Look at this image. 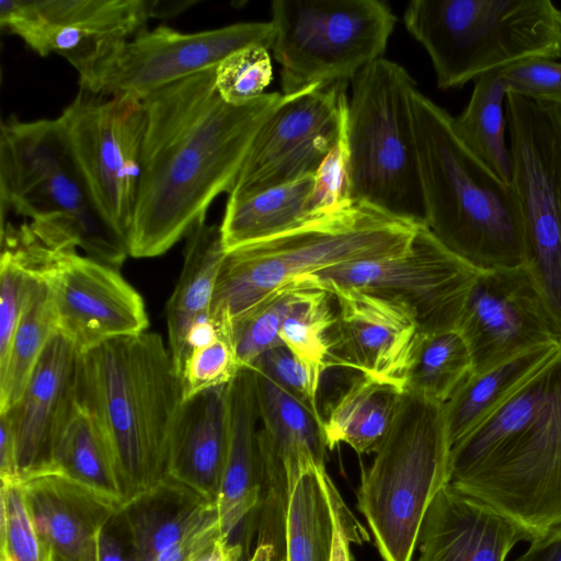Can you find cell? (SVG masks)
I'll list each match as a JSON object with an SVG mask.
<instances>
[{
  "label": "cell",
  "instance_id": "36",
  "mask_svg": "<svg viewBox=\"0 0 561 561\" xmlns=\"http://www.w3.org/2000/svg\"><path fill=\"white\" fill-rule=\"evenodd\" d=\"M334 304L331 291L319 286L312 275L304 276V285L279 330L283 344L322 374L331 367Z\"/></svg>",
  "mask_w": 561,
  "mask_h": 561
},
{
  "label": "cell",
  "instance_id": "16",
  "mask_svg": "<svg viewBox=\"0 0 561 561\" xmlns=\"http://www.w3.org/2000/svg\"><path fill=\"white\" fill-rule=\"evenodd\" d=\"M346 82L286 95L256 134L230 199L313 175L347 119Z\"/></svg>",
  "mask_w": 561,
  "mask_h": 561
},
{
  "label": "cell",
  "instance_id": "12",
  "mask_svg": "<svg viewBox=\"0 0 561 561\" xmlns=\"http://www.w3.org/2000/svg\"><path fill=\"white\" fill-rule=\"evenodd\" d=\"M58 118L94 206L127 240L140 175L142 100L80 89Z\"/></svg>",
  "mask_w": 561,
  "mask_h": 561
},
{
  "label": "cell",
  "instance_id": "23",
  "mask_svg": "<svg viewBox=\"0 0 561 561\" xmlns=\"http://www.w3.org/2000/svg\"><path fill=\"white\" fill-rule=\"evenodd\" d=\"M227 447L226 385L183 402L170 440L165 477L217 502Z\"/></svg>",
  "mask_w": 561,
  "mask_h": 561
},
{
  "label": "cell",
  "instance_id": "45",
  "mask_svg": "<svg viewBox=\"0 0 561 561\" xmlns=\"http://www.w3.org/2000/svg\"><path fill=\"white\" fill-rule=\"evenodd\" d=\"M325 485L333 523L330 561H352L351 542L360 545L369 540V535L354 517L329 474Z\"/></svg>",
  "mask_w": 561,
  "mask_h": 561
},
{
  "label": "cell",
  "instance_id": "41",
  "mask_svg": "<svg viewBox=\"0 0 561 561\" xmlns=\"http://www.w3.org/2000/svg\"><path fill=\"white\" fill-rule=\"evenodd\" d=\"M272 80L268 49L248 46L221 60L215 70V85L221 99L240 105L261 96Z\"/></svg>",
  "mask_w": 561,
  "mask_h": 561
},
{
  "label": "cell",
  "instance_id": "37",
  "mask_svg": "<svg viewBox=\"0 0 561 561\" xmlns=\"http://www.w3.org/2000/svg\"><path fill=\"white\" fill-rule=\"evenodd\" d=\"M302 285L304 277L297 278L219 325L227 332L242 368L249 367L264 352L284 345L279 330Z\"/></svg>",
  "mask_w": 561,
  "mask_h": 561
},
{
  "label": "cell",
  "instance_id": "18",
  "mask_svg": "<svg viewBox=\"0 0 561 561\" xmlns=\"http://www.w3.org/2000/svg\"><path fill=\"white\" fill-rule=\"evenodd\" d=\"M317 283L335 299L331 367L351 368L403 390L404 375L421 333L412 309L357 288Z\"/></svg>",
  "mask_w": 561,
  "mask_h": 561
},
{
  "label": "cell",
  "instance_id": "52",
  "mask_svg": "<svg viewBox=\"0 0 561 561\" xmlns=\"http://www.w3.org/2000/svg\"><path fill=\"white\" fill-rule=\"evenodd\" d=\"M248 561H285V557L270 543H256Z\"/></svg>",
  "mask_w": 561,
  "mask_h": 561
},
{
  "label": "cell",
  "instance_id": "31",
  "mask_svg": "<svg viewBox=\"0 0 561 561\" xmlns=\"http://www.w3.org/2000/svg\"><path fill=\"white\" fill-rule=\"evenodd\" d=\"M327 469L288 471L285 561H330L333 523Z\"/></svg>",
  "mask_w": 561,
  "mask_h": 561
},
{
  "label": "cell",
  "instance_id": "27",
  "mask_svg": "<svg viewBox=\"0 0 561 561\" xmlns=\"http://www.w3.org/2000/svg\"><path fill=\"white\" fill-rule=\"evenodd\" d=\"M42 23L75 30L85 38L93 59L146 28L151 0H22Z\"/></svg>",
  "mask_w": 561,
  "mask_h": 561
},
{
  "label": "cell",
  "instance_id": "43",
  "mask_svg": "<svg viewBox=\"0 0 561 561\" xmlns=\"http://www.w3.org/2000/svg\"><path fill=\"white\" fill-rule=\"evenodd\" d=\"M353 204L350 196V156L347 119L337 142L313 174V187L309 198L312 218L340 210Z\"/></svg>",
  "mask_w": 561,
  "mask_h": 561
},
{
  "label": "cell",
  "instance_id": "19",
  "mask_svg": "<svg viewBox=\"0 0 561 561\" xmlns=\"http://www.w3.org/2000/svg\"><path fill=\"white\" fill-rule=\"evenodd\" d=\"M80 352L59 333L47 343L20 400L4 415L15 437L19 479L54 472L58 437L77 412Z\"/></svg>",
  "mask_w": 561,
  "mask_h": 561
},
{
  "label": "cell",
  "instance_id": "24",
  "mask_svg": "<svg viewBox=\"0 0 561 561\" xmlns=\"http://www.w3.org/2000/svg\"><path fill=\"white\" fill-rule=\"evenodd\" d=\"M252 370L260 412V459L285 471L308 466L325 468L329 449L323 421L267 377Z\"/></svg>",
  "mask_w": 561,
  "mask_h": 561
},
{
  "label": "cell",
  "instance_id": "1",
  "mask_svg": "<svg viewBox=\"0 0 561 561\" xmlns=\"http://www.w3.org/2000/svg\"><path fill=\"white\" fill-rule=\"evenodd\" d=\"M215 68L170 83L142 99L145 133L129 256L162 255L233 190L254 138L285 101L264 93L240 105L225 102Z\"/></svg>",
  "mask_w": 561,
  "mask_h": 561
},
{
  "label": "cell",
  "instance_id": "33",
  "mask_svg": "<svg viewBox=\"0 0 561 561\" xmlns=\"http://www.w3.org/2000/svg\"><path fill=\"white\" fill-rule=\"evenodd\" d=\"M473 374L469 346L457 329L420 333L403 391L445 404Z\"/></svg>",
  "mask_w": 561,
  "mask_h": 561
},
{
  "label": "cell",
  "instance_id": "26",
  "mask_svg": "<svg viewBox=\"0 0 561 561\" xmlns=\"http://www.w3.org/2000/svg\"><path fill=\"white\" fill-rule=\"evenodd\" d=\"M216 503L164 477L125 502L118 513L137 561H152L198 524Z\"/></svg>",
  "mask_w": 561,
  "mask_h": 561
},
{
  "label": "cell",
  "instance_id": "53",
  "mask_svg": "<svg viewBox=\"0 0 561 561\" xmlns=\"http://www.w3.org/2000/svg\"><path fill=\"white\" fill-rule=\"evenodd\" d=\"M208 551H209V550H208ZM208 551H207V552H208ZM207 552H206V553H207ZM206 553H205L204 556H202L201 558H198L196 561H203V559H204V557L206 556Z\"/></svg>",
  "mask_w": 561,
  "mask_h": 561
},
{
  "label": "cell",
  "instance_id": "54",
  "mask_svg": "<svg viewBox=\"0 0 561 561\" xmlns=\"http://www.w3.org/2000/svg\"><path fill=\"white\" fill-rule=\"evenodd\" d=\"M54 561H61V560H59V559H57V558H54Z\"/></svg>",
  "mask_w": 561,
  "mask_h": 561
},
{
  "label": "cell",
  "instance_id": "9",
  "mask_svg": "<svg viewBox=\"0 0 561 561\" xmlns=\"http://www.w3.org/2000/svg\"><path fill=\"white\" fill-rule=\"evenodd\" d=\"M271 12L284 95L352 82L382 58L397 22L379 0H275Z\"/></svg>",
  "mask_w": 561,
  "mask_h": 561
},
{
  "label": "cell",
  "instance_id": "20",
  "mask_svg": "<svg viewBox=\"0 0 561 561\" xmlns=\"http://www.w3.org/2000/svg\"><path fill=\"white\" fill-rule=\"evenodd\" d=\"M228 447L217 500L222 534L250 558L262 483L257 446L260 412L254 371L242 368L227 385Z\"/></svg>",
  "mask_w": 561,
  "mask_h": 561
},
{
  "label": "cell",
  "instance_id": "22",
  "mask_svg": "<svg viewBox=\"0 0 561 561\" xmlns=\"http://www.w3.org/2000/svg\"><path fill=\"white\" fill-rule=\"evenodd\" d=\"M37 530L61 561H95L99 535L121 505L56 472L23 482Z\"/></svg>",
  "mask_w": 561,
  "mask_h": 561
},
{
  "label": "cell",
  "instance_id": "35",
  "mask_svg": "<svg viewBox=\"0 0 561 561\" xmlns=\"http://www.w3.org/2000/svg\"><path fill=\"white\" fill-rule=\"evenodd\" d=\"M56 333L49 290L38 275L19 319L7 359L0 366V413L20 400L47 343Z\"/></svg>",
  "mask_w": 561,
  "mask_h": 561
},
{
  "label": "cell",
  "instance_id": "29",
  "mask_svg": "<svg viewBox=\"0 0 561 561\" xmlns=\"http://www.w3.org/2000/svg\"><path fill=\"white\" fill-rule=\"evenodd\" d=\"M313 175L240 199L228 198L220 225L226 252L293 230L309 211Z\"/></svg>",
  "mask_w": 561,
  "mask_h": 561
},
{
  "label": "cell",
  "instance_id": "28",
  "mask_svg": "<svg viewBox=\"0 0 561 561\" xmlns=\"http://www.w3.org/2000/svg\"><path fill=\"white\" fill-rule=\"evenodd\" d=\"M403 390L364 375L330 403L323 419L329 450L348 445L358 455L374 453L386 435Z\"/></svg>",
  "mask_w": 561,
  "mask_h": 561
},
{
  "label": "cell",
  "instance_id": "40",
  "mask_svg": "<svg viewBox=\"0 0 561 561\" xmlns=\"http://www.w3.org/2000/svg\"><path fill=\"white\" fill-rule=\"evenodd\" d=\"M38 274L26 256L8 242H1L0 256V366L10 345Z\"/></svg>",
  "mask_w": 561,
  "mask_h": 561
},
{
  "label": "cell",
  "instance_id": "3",
  "mask_svg": "<svg viewBox=\"0 0 561 561\" xmlns=\"http://www.w3.org/2000/svg\"><path fill=\"white\" fill-rule=\"evenodd\" d=\"M426 226L480 271L526 265L520 206L500 179L455 134L453 116L417 89L411 101Z\"/></svg>",
  "mask_w": 561,
  "mask_h": 561
},
{
  "label": "cell",
  "instance_id": "34",
  "mask_svg": "<svg viewBox=\"0 0 561 561\" xmlns=\"http://www.w3.org/2000/svg\"><path fill=\"white\" fill-rule=\"evenodd\" d=\"M53 467L54 472L95 491L121 506L125 502L122 483L108 448L80 407L57 439Z\"/></svg>",
  "mask_w": 561,
  "mask_h": 561
},
{
  "label": "cell",
  "instance_id": "4",
  "mask_svg": "<svg viewBox=\"0 0 561 561\" xmlns=\"http://www.w3.org/2000/svg\"><path fill=\"white\" fill-rule=\"evenodd\" d=\"M353 203L287 232L226 252L210 319L226 324L297 278L343 264L404 254L417 227Z\"/></svg>",
  "mask_w": 561,
  "mask_h": 561
},
{
  "label": "cell",
  "instance_id": "42",
  "mask_svg": "<svg viewBox=\"0 0 561 561\" xmlns=\"http://www.w3.org/2000/svg\"><path fill=\"white\" fill-rule=\"evenodd\" d=\"M249 367L267 377L323 421L317 401L322 373L299 359L285 345L264 352Z\"/></svg>",
  "mask_w": 561,
  "mask_h": 561
},
{
  "label": "cell",
  "instance_id": "8",
  "mask_svg": "<svg viewBox=\"0 0 561 561\" xmlns=\"http://www.w3.org/2000/svg\"><path fill=\"white\" fill-rule=\"evenodd\" d=\"M399 64L380 58L352 80L347 110L350 196L391 217L426 225L412 95Z\"/></svg>",
  "mask_w": 561,
  "mask_h": 561
},
{
  "label": "cell",
  "instance_id": "50",
  "mask_svg": "<svg viewBox=\"0 0 561 561\" xmlns=\"http://www.w3.org/2000/svg\"><path fill=\"white\" fill-rule=\"evenodd\" d=\"M248 557L240 546L232 545L228 541L222 534L209 551L204 557L203 561H248Z\"/></svg>",
  "mask_w": 561,
  "mask_h": 561
},
{
  "label": "cell",
  "instance_id": "14",
  "mask_svg": "<svg viewBox=\"0 0 561 561\" xmlns=\"http://www.w3.org/2000/svg\"><path fill=\"white\" fill-rule=\"evenodd\" d=\"M27 248L46 283L57 333L80 353L119 336L147 331L141 295L119 268L89 257L73 245H50L28 229Z\"/></svg>",
  "mask_w": 561,
  "mask_h": 561
},
{
  "label": "cell",
  "instance_id": "17",
  "mask_svg": "<svg viewBox=\"0 0 561 561\" xmlns=\"http://www.w3.org/2000/svg\"><path fill=\"white\" fill-rule=\"evenodd\" d=\"M456 329L473 374L534 347L561 344V334L527 265L480 271Z\"/></svg>",
  "mask_w": 561,
  "mask_h": 561
},
{
  "label": "cell",
  "instance_id": "46",
  "mask_svg": "<svg viewBox=\"0 0 561 561\" xmlns=\"http://www.w3.org/2000/svg\"><path fill=\"white\" fill-rule=\"evenodd\" d=\"M221 535V522L216 503L198 524L152 561H196L213 547Z\"/></svg>",
  "mask_w": 561,
  "mask_h": 561
},
{
  "label": "cell",
  "instance_id": "10",
  "mask_svg": "<svg viewBox=\"0 0 561 561\" xmlns=\"http://www.w3.org/2000/svg\"><path fill=\"white\" fill-rule=\"evenodd\" d=\"M527 422L484 463L449 483L519 525L530 541L561 525V346Z\"/></svg>",
  "mask_w": 561,
  "mask_h": 561
},
{
  "label": "cell",
  "instance_id": "21",
  "mask_svg": "<svg viewBox=\"0 0 561 561\" xmlns=\"http://www.w3.org/2000/svg\"><path fill=\"white\" fill-rule=\"evenodd\" d=\"M527 533L511 518L449 483L424 516L414 561H505Z\"/></svg>",
  "mask_w": 561,
  "mask_h": 561
},
{
  "label": "cell",
  "instance_id": "7",
  "mask_svg": "<svg viewBox=\"0 0 561 561\" xmlns=\"http://www.w3.org/2000/svg\"><path fill=\"white\" fill-rule=\"evenodd\" d=\"M450 453L444 404L403 391L356 493L383 561H412L427 508L450 481Z\"/></svg>",
  "mask_w": 561,
  "mask_h": 561
},
{
  "label": "cell",
  "instance_id": "32",
  "mask_svg": "<svg viewBox=\"0 0 561 561\" xmlns=\"http://www.w3.org/2000/svg\"><path fill=\"white\" fill-rule=\"evenodd\" d=\"M473 82L470 100L458 116H453L451 126L473 154L510 183L512 159L505 142L507 89L502 69L486 72Z\"/></svg>",
  "mask_w": 561,
  "mask_h": 561
},
{
  "label": "cell",
  "instance_id": "44",
  "mask_svg": "<svg viewBox=\"0 0 561 561\" xmlns=\"http://www.w3.org/2000/svg\"><path fill=\"white\" fill-rule=\"evenodd\" d=\"M507 94L561 106V61L530 58L502 69Z\"/></svg>",
  "mask_w": 561,
  "mask_h": 561
},
{
  "label": "cell",
  "instance_id": "2",
  "mask_svg": "<svg viewBox=\"0 0 561 561\" xmlns=\"http://www.w3.org/2000/svg\"><path fill=\"white\" fill-rule=\"evenodd\" d=\"M77 400L108 448L125 502L165 477L184 398L159 333L119 336L80 353Z\"/></svg>",
  "mask_w": 561,
  "mask_h": 561
},
{
  "label": "cell",
  "instance_id": "39",
  "mask_svg": "<svg viewBox=\"0 0 561 561\" xmlns=\"http://www.w3.org/2000/svg\"><path fill=\"white\" fill-rule=\"evenodd\" d=\"M241 369L227 332L219 327L216 336L188 348L180 374L184 401L228 385Z\"/></svg>",
  "mask_w": 561,
  "mask_h": 561
},
{
  "label": "cell",
  "instance_id": "6",
  "mask_svg": "<svg viewBox=\"0 0 561 561\" xmlns=\"http://www.w3.org/2000/svg\"><path fill=\"white\" fill-rule=\"evenodd\" d=\"M403 22L443 90L525 59L561 58V8L551 0H413Z\"/></svg>",
  "mask_w": 561,
  "mask_h": 561
},
{
  "label": "cell",
  "instance_id": "30",
  "mask_svg": "<svg viewBox=\"0 0 561 561\" xmlns=\"http://www.w3.org/2000/svg\"><path fill=\"white\" fill-rule=\"evenodd\" d=\"M560 346L549 344L534 347L488 370L472 374L444 404L451 447L550 359Z\"/></svg>",
  "mask_w": 561,
  "mask_h": 561
},
{
  "label": "cell",
  "instance_id": "51",
  "mask_svg": "<svg viewBox=\"0 0 561 561\" xmlns=\"http://www.w3.org/2000/svg\"><path fill=\"white\" fill-rule=\"evenodd\" d=\"M194 3V1L151 0V15L153 19L172 18L180 14Z\"/></svg>",
  "mask_w": 561,
  "mask_h": 561
},
{
  "label": "cell",
  "instance_id": "25",
  "mask_svg": "<svg viewBox=\"0 0 561 561\" xmlns=\"http://www.w3.org/2000/svg\"><path fill=\"white\" fill-rule=\"evenodd\" d=\"M186 237L183 267L165 308L169 348L179 376L193 328L210 318L216 282L226 254L220 226L202 221Z\"/></svg>",
  "mask_w": 561,
  "mask_h": 561
},
{
  "label": "cell",
  "instance_id": "47",
  "mask_svg": "<svg viewBox=\"0 0 561 561\" xmlns=\"http://www.w3.org/2000/svg\"><path fill=\"white\" fill-rule=\"evenodd\" d=\"M95 561H137L128 531L118 512L99 535Z\"/></svg>",
  "mask_w": 561,
  "mask_h": 561
},
{
  "label": "cell",
  "instance_id": "38",
  "mask_svg": "<svg viewBox=\"0 0 561 561\" xmlns=\"http://www.w3.org/2000/svg\"><path fill=\"white\" fill-rule=\"evenodd\" d=\"M0 507V561H54L37 530L22 481H1Z\"/></svg>",
  "mask_w": 561,
  "mask_h": 561
},
{
  "label": "cell",
  "instance_id": "49",
  "mask_svg": "<svg viewBox=\"0 0 561 561\" xmlns=\"http://www.w3.org/2000/svg\"><path fill=\"white\" fill-rule=\"evenodd\" d=\"M530 542L529 548L513 561H561V525Z\"/></svg>",
  "mask_w": 561,
  "mask_h": 561
},
{
  "label": "cell",
  "instance_id": "13",
  "mask_svg": "<svg viewBox=\"0 0 561 561\" xmlns=\"http://www.w3.org/2000/svg\"><path fill=\"white\" fill-rule=\"evenodd\" d=\"M274 38L271 21L240 22L195 33H182L168 26L145 28L110 48L79 78L80 89L142 100L170 83L217 67L241 48L272 49Z\"/></svg>",
  "mask_w": 561,
  "mask_h": 561
},
{
  "label": "cell",
  "instance_id": "15",
  "mask_svg": "<svg viewBox=\"0 0 561 561\" xmlns=\"http://www.w3.org/2000/svg\"><path fill=\"white\" fill-rule=\"evenodd\" d=\"M479 272L420 225L402 255L343 264L312 276L401 301L414 312L421 332L428 333L456 329Z\"/></svg>",
  "mask_w": 561,
  "mask_h": 561
},
{
  "label": "cell",
  "instance_id": "11",
  "mask_svg": "<svg viewBox=\"0 0 561 561\" xmlns=\"http://www.w3.org/2000/svg\"><path fill=\"white\" fill-rule=\"evenodd\" d=\"M505 116L526 265L561 334V106L508 93Z\"/></svg>",
  "mask_w": 561,
  "mask_h": 561
},
{
  "label": "cell",
  "instance_id": "5",
  "mask_svg": "<svg viewBox=\"0 0 561 561\" xmlns=\"http://www.w3.org/2000/svg\"><path fill=\"white\" fill-rule=\"evenodd\" d=\"M0 204L1 215L26 218L47 243L116 268L129 256L126 238L94 206L58 117L1 124Z\"/></svg>",
  "mask_w": 561,
  "mask_h": 561
},
{
  "label": "cell",
  "instance_id": "48",
  "mask_svg": "<svg viewBox=\"0 0 561 561\" xmlns=\"http://www.w3.org/2000/svg\"><path fill=\"white\" fill-rule=\"evenodd\" d=\"M0 479L1 481L20 480L15 437L11 424L4 415H0Z\"/></svg>",
  "mask_w": 561,
  "mask_h": 561
}]
</instances>
